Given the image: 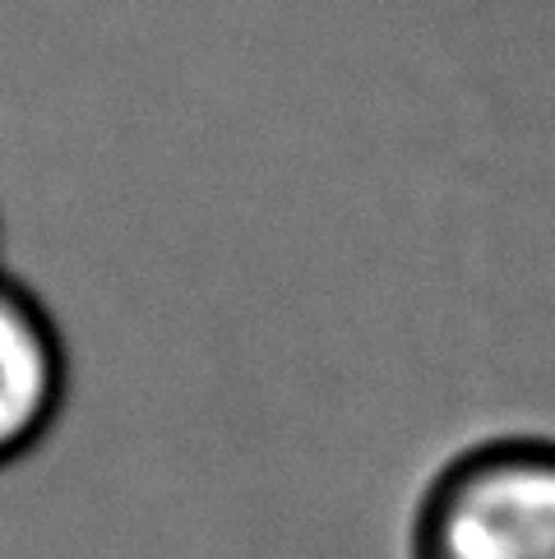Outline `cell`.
Segmentation results:
<instances>
[{
  "instance_id": "cell-1",
  "label": "cell",
  "mask_w": 555,
  "mask_h": 559,
  "mask_svg": "<svg viewBox=\"0 0 555 559\" xmlns=\"http://www.w3.org/2000/svg\"><path fill=\"white\" fill-rule=\"evenodd\" d=\"M408 559H555V435L453 449L412 499Z\"/></svg>"
},
{
  "instance_id": "cell-2",
  "label": "cell",
  "mask_w": 555,
  "mask_h": 559,
  "mask_svg": "<svg viewBox=\"0 0 555 559\" xmlns=\"http://www.w3.org/2000/svg\"><path fill=\"white\" fill-rule=\"evenodd\" d=\"M70 403V347L28 283L0 269V472L47 444Z\"/></svg>"
}]
</instances>
